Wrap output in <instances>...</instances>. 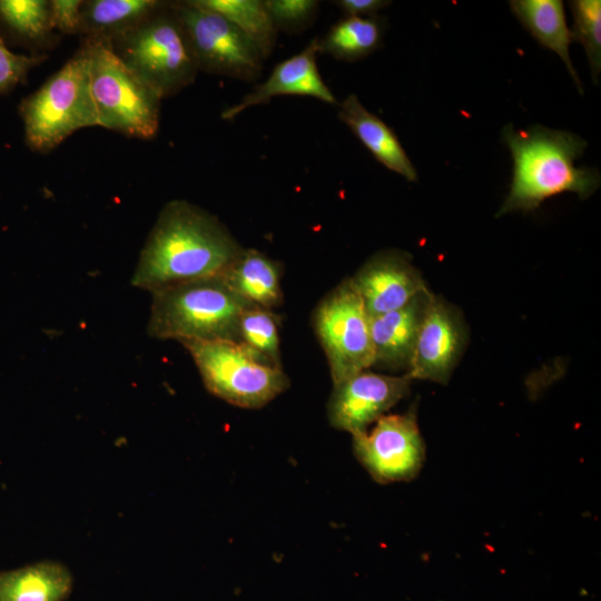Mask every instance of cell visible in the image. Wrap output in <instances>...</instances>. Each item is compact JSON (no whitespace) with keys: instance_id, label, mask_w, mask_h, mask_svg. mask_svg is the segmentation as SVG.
Returning a JSON list of instances; mask_svg holds the SVG:
<instances>
[{"instance_id":"obj_1","label":"cell","mask_w":601,"mask_h":601,"mask_svg":"<svg viewBox=\"0 0 601 601\" xmlns=\"http://www.w3.org/2000/svg\"><path fill=\"white\" fill-rule=\"evenodd\" d=\"M243 248L216 216L187 200L174 199L159 211L130 283L154 293L220 275Z\"/></svg>"},{"instance_id":"obj_2","label":"cell","mask_w":601,"mask_h":601,"mask_svg":"<svg viewBox=\"0 0 601 601\" xmlns=\"http://www.w3.org/2000/svg\"><path fill=\"white\" fill-rule=\"evenodd\" d=\"M502 139L514 165L509 195L496 216L535 210L549 197L568 191L584 200L600 186L597 168L575 167L588 142L573 132L540 125L515 130L510 124L502 129Z\"/></svg>"},{"instance_id":"obj_3","label":"cell","mask_w":601,"mask_h":601,"mask_svg":"<svg viewBox=\"0 0 601 601\" xmlns=\"http://www.w3.org/2000/svg\"><path fill=\"white\" fill-rule=\"evenodd\" d=\"M147 334L187 342L235 341L242 313L252 305L221 275L201 277L151 293Z\"/></svg>"},{"instance_id":"obj_4","label":"cell","mask_w":601,"mask_h":601,"mask_svg":"<svg viewBox=\"0 0 601 601\" xmlns=\"http://www.w3.org/2000/svg\"><path fill=\"white\" fill-rule=\"evenodd\" d=\"M18 110L24 141L37 152L55 149L79 129L99 126L85 42L39 89L20 101Z\"/></svg>"},{"instance_id":"obj_5","label":"cell","mask_w":601,"mask_h":601,"mask_svg":"<svg viewBox=\"0 0 601 601\" xmlns=\"http://www.w3.org/2000/svg\"><path fill=\"white\" fill-rule=\"evenodd\" d=\"M110 45L117 57L162 99L191 85L199 71L170 2Z\"/></svg>"},{"instance_id":"obj_6","label":"cell","mask_w":601,"mask_h":601,"mask_svg":"<svg viewBox=\"0 0 601 601\" xmlns=\"http://www.w3.org/2000/svg\"><path fill=\"white\" fill-rule=\"evenodd\" d=\"M82 42L89 52L90 89L99 126L128 137L154 138L162 98L117 57L110 42Z\"/></svg>"},{"instance_id":"obj_7","label":"cell","mask_w":601,"mask_h":601,"mask_svg":"<svg viewBox=\"0 0 601 601\" xmlns=\"http://www.w3.org/2000/svg\"><path fill=\"white\" fill-rule=\"evenodd\" d=\"M203 383L213 395L243 408H260L285 392L289 378L235 341L187 342Z\"/></svg>"},{"instance_id":"obj_8","label":"cell","mask_w":601,"mask_h":601,"mask_svg":"<svg viewBox=\"0 0 601 601\" xmlns=\"http://www.w3.org/2000/svg\"><path fill=\"white\" fill-rule=\"evenodd\" d=\"M313 327L333 384L373 366L370 316L348 277L319 300L313 313Z\"/></svg>"},{"instance_id":"obj_9","label":"cell","mask_w":601,"mask_h":601,"mask_svg":"<svg viewBox=\"0 0 601 601\" xmlns=\"http://www.w3.org/2000/svg\"><path fill=\"white\" fill-rule=\"evenodd\" d=\"M198 69L243 81L256 80L264 58L257 47L230 21L195 0L170 2Z\"/></svg>"},{"instance_id":"obj_10","label":"cell","mask_w":601,"mask_h":601,"mask_svg":"<svg viewBox=\"0 0 601 601\" xmlns=\"http://www.w3.org/2000/svg\"><path fill=\"white\" fill-rule=\"evenodd\" d=\"M356 459L380 483L414 479L425 460V446L413 410L381 416L371 432L353 435Z\"/></svg>"},{"instance_id":"obj_11","label":"cell","mask_w":601,"mask_h":601,"mask_svg":"<svg viewBox=\"0 0 601 601\" xmlns=\"http://www.w3.org/2000/svg\"><path fill=\"white\" fill-rule=\"evenodd\" d=\"M467 343L461 312L432 294L426 306L406 375L446 384Z\"/></svg>"},{"instance_id":"obj_12","label":"cell","mask_w":601,"mask_h":601,"mask_svg":"<svg viewBox=\"0 0 601 601\" xmlns=\"http://www.w3.org/2000/svg\"><path fill=\"white\" fill-rule=\"evenodd\" d=\"M411 382L406 374L393 376L366 370L334 384L327 402L329 424L352 435L365 432L408 394Z\"/></svg>"},{"instance_id":"obj_13","label":"cell","mask_w":601,"mask_h":601,"mask_svg":"<svg viewBox=\"0 0 601 601\" xmlns=\"http://www.w3.org/2000/svg\"><path fill=\"white\" fill-rule=\"evenodd\" d=\"M370 318L397 309L427 288L408 253L384 249L348 277Z\"/></svg>"},{"instance_id":"obj_14","label":"cell","mask_w":601,"mask_h":601,"mask_svg":"<svg viewBox=\"0 0 601 601\" xmlns=\"http://www.w3.org/2000/svg\"><path fill=\"white\" fill-rule=\"evenodd\" d=\"M318 53L317 38H314L300 52L277 63L263 83L226 108L221 118L231 120L247 108L268 104L278 96H306L337 105V99L318 70Z\"/></svg>"},{"instance_id":"obj_15","label":"cell","mask_w":601,"mask_h":601,"mask_svg":"<svg viewBox=\"0 0 601 601\" xmlns=\"http://www.w3.org/2000/svg\"><path fill=\"white\" fill-rule=\"evenodd\" d=\"M432 294L426 288L404 306L370 318L374 352L373 366L392 371L408 370L421 323Z\"/></svg>"},{"instance_id":"obj_16","label":"cell","mask_w":601,"mask_h":601,"mask_svg":"<svg viewBox=\"0 0 601 601\" xmlns=\"http://www.w3.org/2000/svg\"><path fill=\"white\" fill-rule=\"evenodd\" d=\"M337 116L378 162L408 181L417 179L416 169L394 130L370 112L356 95L342 101Z\"/></svg>"},{"instance_id":"obj_17","label":"cell","mask_w":601,"mask_h":601,"mask_svg":"<svg viewBox=\"0 0 601 601\" xmlns=\"http://www.w3.org/2000/svg\"><path fill=\"white\" fill-rule=\"evenodd\" d=\"M220 275L252 306L274 311L283 303L282 264L258 249L244 247Z\"/></svg>"},{"instance_id":"obj_18","label":"cell","mask_w":601,"mask_h":601,"mask_svg":"<svg viewBox=\"0 0 601 601\" xmlns=\"http://www.w3.org/2000/svg\"><path fill=\"white\" fill-rule=\"evenodd\" d=\"M70 570L58 561H40L0 572V601H65L72 591Z\"/></svg>"},{"instance_id":"obj_19","label":"cell","mask_w":601,"mask_h":601,"mask_svg":"<svg viewBox=\"0 0 601 601\" xmlns=\"http://www.w3.org/2000/svg\"><path fill=\"white\" fill-rule=\"evenodd\" d=\"M512 13L523 28L544 48L554 51L564 62L582 95L581 81L573 68L569 47L572 40L560 0H511Z\"/></svg>"},{"instance_id":"obj_20","label":"cell","mask_w":601,"mask_h":601,"mask_svg":"<svg viewBox=\"0 0 601 601\" xmlns=\"http://www.w3.org/2000/svg\"><path fill=\"white\" fill-rule=\"evenodd\" d=\"M159 0L82 1L79 35L111 42L162 8Z\"/></svg>"},{"instance_id":"obj_21","label":"cell","mask_w":601,"mask_h":601,"mask_svg":"<svg viewBox=\"0 0 601 601\" xmlns=\"http://www.w3.org/2000/svg\"><path fill=\"white\" fill-rule=\"evenodd\" d=\"M385 29L386 19L377 14L344 16L317 38L318 52L349 62L364 59L382 46Z\"/></svg>"},{"instance_id":"obj_22","label":"cell","mask_w":601,"mask_h":601,"mask_svg":"<svg viewBox=\"0 0 601 601\" xmlns=\"http://www.w3.org/2000/svg\"><path fill=\"white\" fill-rule=\"evenodd\" d=\"M238 28L267 59L275 49L277 32L263 0H195Z\"/></svg>"},{"instance_id":"obj_23","label":"cell","mask_w":601,"mask_h":601,"mask_svg":"<svg viewBox=\"0 0 601 601\" xmlns=\"http://www.w3.org/2000/svg\"><path fill=\"white\" fill-rule=\"evenodd\" d=\"M52 30L50 0H0V31L12 42L32 48Z\"/></svg>"},{"instance_id":"obj_24","label":"cell","mask_w":601,"mask_h":601,"mask_svg":"<svg viewBox=\"0 0 601 601\" xmlns=\"http://www.w3.org/2000/svg\"><path fill=\"white\" fill-rule=\"evenodd\" d=\"M280 316L273 309L247 307L240 315L237 342L242 343L266 363L283 367L278 326Z\"/></svg>"},{"instance_id":"obj_25","label":"cell","mask_w":601,"mask_h":601,"mask_svg":"<svg viewBox=\"0 0 601 601\" xmlns=\"http://www.w3.org/2000/svg\"><path fill=\"white\" fill-rule=\"evenodd\" d=\"M569 7L573 16L572 40L583 46L593 82L598 85L601 71V1L572 0Z\"/></svg>"},{"instance_id":"obj_26","label":"cell","mask_w":601,"mask_h":601,"mask_svg":"<svg viewBox=\"0 0 601 601\" xmlns=\"http://www.w3.org/2000/svg\"><path fill=\"white\" fill-rule=\"evenodd\" d=\"M265 3L276 29L286 32L308 28L319 7L316 0H265Z\"/></svg>"},{"instance_id":"obj_27","label":"cell","mask_w":601,"mask_h":601,"mask_svg":"<svg viewBox=\"0 0 601 601\" xmlns=\"http://www.w3.org/2000/svg\"><path fill=\"white\" fill-rule=\"evenodd\" d=\"M47 59V55H20L11 51L0 38V96L23 83L31 69Z\"/></svg>"},{"instance_id":"obj_28","label":"cell","mask_w":601,"mask_h":601,"mask_svg":"<svg viewBox=\"0 0 601 601\" xmlns=\"http://www.w3.org/2000/svg\"><path fill=\"white\" fill-rule=\"evenodd\" d=\"M82 0H50L51 24L53 30L77 35L80 29Z\"/></svg>"},{"instance_id":"obj_29","label":"cell","mask_w":601,"mask_h":601,"mask_svg":"<svg viewBox=\"0 0 601 601\" xmlns=\"http://www.w3.org/2000/svg\"><path fill=\"white\" fill-rule=\"evenodd\" d=\"M338 8L348 17H372L388 7L392 2L387 0H339L335 2Z\"/></svg>"}]
</instances>
